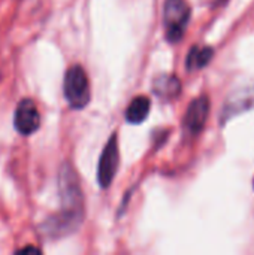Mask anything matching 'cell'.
<instances>
[{
  "mask_svg": "<svg viewBox=\"0 0 254 255\" xmlns=\"http://www.w3.org/2000/svg\"><path fill=\"white\" fill-rule=\"evenodd\" d=\"M210 115V100L207 96L196 97L187 108L184 117V127L189 133L198 134L205 127V123Z\"/></svg>",
  "mask_w": 254,
  "mask_h": 255,
  "instance_id": "52a82bcc",
  "label": "cell"
},
{
  "mask_svg": "<svg viewBox=\"0 0 254 255\" xmlns=\"http://www.w3.org/2000/svg\"><path fill=\"white\" fill-rule=\"evenodd\" d=\"M150 109H151L150 99L145 96H138L130 102L129 108L126 111V120L130 124H141L142 121L147 120Z\"/></svg>",
  "mask_w": 254,
  "mask_h": 255,
  "instance_id": "9c48e42d",
  "label": "cell"
},
{
  "mask_svg": "<svg viewBox=\"0 0 254 255\" xmlns=\"http://www.w3.org/2000/svg\"><path fill=\"white\" fill-rule=\"evenodd\" d=\"M254 109V82L235 90L222 108V123Z\"/></svg>",
  "mask_w": 254,
  "mask_h": 255,
  "instance_id": "5b68a950",
  "label": "cell"
},
{
  "mask_svg": "<svg viewBox=\"0 0 254 255\" xmlns=\"http://www.w3.org/2000/svg\"><path fill=\"white\" fill-rule=\"evenodd\" d=\"M118 164H120V152H118L117 134H112L103 148L97 167V181L102 188H108L112 184L118 170Z\"/></svg>",
  "mask_w": 254,
  "mask_h": 255,
  "instance_id": "277c9868",
  "label": "cell"
},
{
  "mask_svg": "<svg viewBox=\"0 0 254 255\" xmlns=\"http://www.w3.org/2000/svg\"><path fill=\"white\" fill-rule=\"evenodd\" d=\"M64 97L70 108L84 109L90 102V84L85 70L81 66H72L66 75L63 82Z\"/></svg>",
  "mask_w": 254,
  "mask_h": 255,
  "instance_id": "7a4b0ae2",
  "label": "cell"
},
{
  "mask_svg": "<svg viewBox=\"0 0 254 255\" xmlns=\"http://www.w3.org/2000/svg\"><path fill=\"white\" fill-rule=\"evenodd\" d=\"M213 48L210 46H204V48H199V46H195L190 49V54L187 57V69L189 70H195V69H202L205 67L210 60L213 58Z\"/></svg>",
  "mask_w": 254,
  "mask_h": 255,
  "instance_id": "30bf717a",
  "label": "cell"
},
{
  "mask_svg": "<svg viewBox=\"0 0 254 255\" xmlns=\"http://www.w3.org/2000/svg\"><path fill=\"white\" fill-rule=\"evenodd\" d=\"M58 194L60 211L51 215L40 230L46 238L60 239L78 230L84 220V199L78 176L69 163L60 167L58 173Z\"/></svg>",
  "mask_w": 254,
  "mask_h": 255,
  "instance_id": "6da1fadb",
  "label": "cell"
},
{
  "mask_svg": "<svg viewBox=\"0 0 254 255\" xmlns=\"http://www.w3.org/2000/svg\"><path fill=\"white\" fill-rule=\"evenodd\" d=\"M13 124H15L16 131L24 136H28L39 128L40 115H39V111H37L36 105L33 103V100L22 99L18 103V106L15 109Z\"/></svg>",
  "mask_w": 254,
  "mask_h": 255,
  "instance_id": "8992f818",
  "label": "cell"
},
{
  "mask_svg": "<svg viewBox=\"0 0 254 255\" xmlns=\"http://www.w3.org/2000/svg\"><path fill=\"white\" fill-rule=\"evenodd\" d=\"M190 21V6L186 0H166L163 10V22L166 39L178 42L183 39Z\"/></svg>",
  "mask_w": 254,
  "mask_h": 255,
  "instance_id": "3957f363",
  "label": "cell"
},
{
  "mask_svg": "<svg viewBox=\"0 0 254 255\" xmlns=\"http://www.w3.org/2000/svg\"><path fill=\"white\" fill-rule=\"evenodd\" d=\"M19 253H39V250L37 248H22V250H19Z\"/></svg>",
  "mask_w": 254,
  "mask_h": 255,
  "instance_id": "8fae6325",
  "label": "cell"
},
{
  "mask_svg": "<svg viewBox=\"0 0 254 255\" xmlns=\"http://www.w3.org/2000/svg\"><path fill=\"white\" fill-rule=\"evenodd\" d=\"M153 91L157 97L163 100H172L181 93V82L174 75H162L156 78L153 84Z\"/></svg>",
  "mask_w": 254,
  "mask_h": 255,
  "instance_id": "ba28073f",
  "label": "cell"
}]
</instances>
